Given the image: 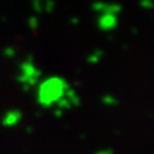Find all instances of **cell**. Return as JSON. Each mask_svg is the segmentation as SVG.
Segmentation results:
<instances>
[{
    "label": "cell",
    "mask_w": 154,
    "mask_h": 154,
    "mask_svg": "<svg viewBox=\"0 0 154 154\" xmlns=\"http://www.w3.org/2000/svg\"><path fill=\"white\" fill-rule=\"evenodd\" d=\"M64 86V81L57 77L46 80L42 86H40V98H42V100H55L60 94H63Z\"/></svg>",
    "instance_id": "cell-1"
}]
</instances>
